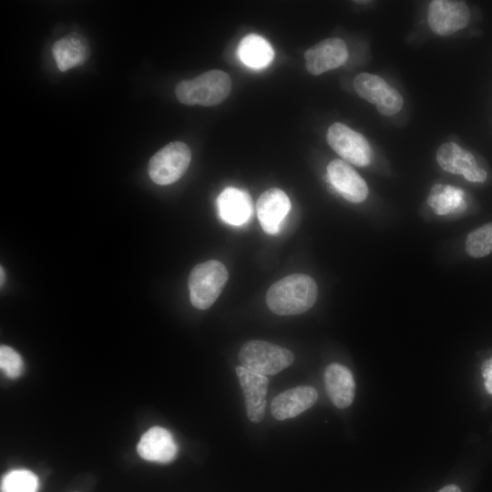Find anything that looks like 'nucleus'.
<instances>
[{
	"instance_id": "obj_1",
	"label": "nucleus",
	"mask_w": 492,
	"mask_h": 492,
	"mask_svg": "<svg viewBox=\"0 0 492 492\" xmlns=\"http://www.w3.org/2000/svg\"><path fill=\"white\" fill-rule=\"evenodd\" d=\"M317 295V285L311 276L293 273L269 288L266 302L268 308L278 315H295L311 309Z\"/></svg>"
},
{
	"instance_id": "obj_2",
	"label": "nucleus",
	"mask_w": 492,
	"mask_h": 492,
	"mask_svg": "<svg viewBox=\"0 0 492 492\" xmlns=\"http://www.w3.org/2000/svg\"><path fill=\"white\" fill-rule=\"evenodd\" d=\"M231 90L230 76L222 70L213 69L193 79L180 81L175 94L182 104L212 107L221 103Z\"/></svg>"
},
{
	"instance_id": "obj_3",
	"label": "nucleus",
	"mask_w": 492,
	"mask_h": 492,
	"mask_svg": "<svg viewBox=\"0 0 492 492\" xmlns=\"http://www.w3.org/2000/svg\"><path fill=\"white\" fill-rule=\"evenodd\" d=\"M228 278L225 265L216 260L193 267L188 282L192 305L200 310L210 308L222 292Z\"/></svg>"
},
{
	"instance_id": "obj_4",
	"label": "nucleus",
	"mask_w": 492,
	"mask_h": 492,
	"mask_svg": "<svg viewBox=\"0 0 492 492\" xmlns=\"http://www.w3.org/2000/svg\"><path fill=\"white\" fill-rule=\"evenodd\" d=\"M241 365L251 372L276 374L292 364L293 354L282 346L261 340L245 343L239 352Z\"/></svg>"
},
{
	"instance_id": "obj_5",
	"label": "nucleus",
	"mask_w": 492,
	"mask_h": 492,
	"mask_svg": "<svg viewBox=\"0 0 492 492\" xmlns=\"http://www.w3.org/2000/svg\"><path fill=\"white\" fill-rule=\"evenodd\" d=\"M191 159L188 145L180 141L170 142L149 162V175L159 185H169L177 181L187 170Z\"/></svg>"
},
{
	"instance_id": "obj_6",
	"label": "nucleus",
	"mask_w": 492,
	"mask_h": 492,
	"mask_svg": "<svg viewBox=\"0 0 492 492\" xmlns=\"http://www.w3.org/2000/svg\"><path fill=\"white\" fill-rule=\"evenodd\" d=\"M326 139L332 149L348 163L364 167L372 161L373 151L367 139L341 122L329 127Z\"/></svg>"
},
{
	"instance_id": "obj_7",
	"label": "nucleus",
	"mask_w": 492,
	"mask_h": 492,
	"mask_svg": "<svg viewBox=\"0 0 492 492\" xmlns=\"http://www.w3.org/2000/svg\"><path fill=\"white\" fill-rule=\"evenodd\" d=\"M354 87L362 98L374 104L381 115L393 116L403 108L400 93L379 76L360 73L354 77Z\"/></svg>"
},
{
	"instance_id": "obj_8",
	"label": "nucleus",
	"mask_w": 492,
	"mask_h": 492,
	"mask_svg": "<svg viewBox=\"0 0 492 492\" xmlns=\"http://www.w3.org/2000/svg\"><path fill=\"white\" fill-rule=\"evenodd\" d=\"M470 20V11L461 1L434 0L427 11L430 29L436 35L446 36L465 28Z\"/></svg>"
},
{
	"instance_id": "obj_9",
	"label": "nucleus",
	"mask_w": 492,
	"mask_h": 492,
	"mask_svg": "<svg viewBox=\"0 0 492 492\" xmlns=\"http://www.w3.org/2000/svg\"><path fill=\"white\" fill-rule=\"evenodd\" d=\"M436 160L439 166L452 174L462 175L471 182H484L487 172L480 168L475 157L455 142H446L436 151Z\"/></svg>"
},
{
	"instance_id": "obj_10",
	"label": "nucleus",
	"mask_w": 492,
	"mask_h": 492,
	"mask_svg": "<svg viewBox=\"0 0 492 492\" xmlns=\"http://www.w3.org/2000/svg\"><path fill=\"white\" fill-rule=\"evenodd\" d=\"M348 56V49L343 39L327 38L305 51V67L310 74L321 75L344 64Z\"/></svg>"
},
{
	"instance_id": "obj_11",
	"label": "nucleus",
	"mask_w": 492,
	"mask_h": 492,
	"mask_svg": "<svg viewBox=\"0 0 492 492\" xmlns=\"http://www.w3.org/2000/svg\"><path fill=\"white\" fill-rule=\"evenodd\" d=\"M327 176L333 187L348 201L360 203L367 198L366 182L346 161L332 160L327 166Z\"/></svg>"
},
{
	"instance_id": "obj_12",
	"label": "nucleus",
	"mask_w": 492,
	"mask_h": 492,
	"mask_svg": "<svg viewBox=\"0 0 492 492\" xmlns=\"http://www.w3.org/2000/svg\"><path fill=\"white\" fill-rule=\"evenodd\" d=\"M235 371L243 392L247 416L251 422L259 423L265 413L268 378L241 365L237 366Z\"/></svg>"
},
{
	"instance_id": "obj_13",
	"label": "nucleus",
	"mask_w": 492,
	"mask_h": 492,
	"mask_svg": "<svg viewBox=\"0 0 492 492\" xmlns=\"http://www.w3.org/2000/svg\"><path fill=\"white\" fill-rule=\"evenodd\" d=\"M256 209L262 230L268 234H276L290 211L291 202L283 190L271 188L260 196Z\"/></svg>"
},
{
	"instance_id": "obj_14",
	"label": "nucleus",
	"mask_w": 492,
	"mask_h": 492,
	"mask_svg": "<svg viewBox=\"0 0 492 492\" xmlns=\"http://www.w3.org/2000/svg\"><path fill=\"white\" fill-rule=\"evenodd\" d=\"M137 452L144 460L166 464L175 459L178 446L169 430L153 426L141 436Z\"/></svg>"
},
{
	"instance_id": "obj_15",
	"label": "nucleus",
	"mask_w": 492,
	"mask_h": 492,
	"mask_svg": "<svg viewBox=\"0 0 492 492\" xmlns=\"http://www.w3.org/2000/svg\"><path fill=\"white\" fill-rule=\"evenodd\" d=\"M318 399V393L312 386H297L276 395L271 404V412L277 420L299 415L312 407Z\"/></svg>"
},
{
	"instance_id": "obj_16",
	"label": "nucleus",
	"mask_w": 492,
	"mask_h": 492,
	"mask_svg": "<svg viewBox=\"0 0 492 492\" xmlns=\"http://www.w3.org/2000/svg\"><path fill=\"white\" fill-rule=\"evenodd\" d=\"M217 205L221 220L234 226L248 222L253 212L250 195L233 187L226 188L220 194Z\"/></svg>"
},
{
	"instance_id": "obj_17",
	"label": "nucleus",
	"mask_w": 492,
	"mask_h": 492,
	"mask_svg": "<svg viewBox=\"0 0 492 492\" xmlns=\"http://www.w3.org/2000/svg\"><path fill=\"white\" fill-rule=\"evenodd\" d=\"M327 394L338 408L348 407L355 394V383L351 371L339 364H329L324 371Z\"/></svg>"
},
{
	"instance_id": "obj_18",
	"label": "nucleus",
	"mask_w": 492,
	"mask_h": 492,
	"mask_svg": "<svg viewBox=\"0 0 492 492\" xmlns=\"http://www.w3.org/2000/svg\"><path fill=\"white\" fill-rule=\"evenodd\" d=\"M52 52L58 69L62 72L84 64L90 51L85 37L71 33L56 41Z\"/></svg>"
},
{
	"instance_id": "obj_19",
	"label": "nucleus",
	"mask_w": 492,
	"mask_h": 492,
	"mask_svg": "<svg viewBox=\"0 0 492 492\" xmlns=\"http://www.w3.org/2000/svg\"><path fill=\"white\" fill-rule=\"evenodd\" d=\"M427 203L437 215L460 214L466 209L465 192L451 185H435L429 192Z\"/></svg>"
},
{
	"instance_id": "obj_20",
	"label": "nucleus",
	"mask_w": 492,
	"mask_h": 492,
	"mask_svg": "<svg viewBox=\"0 0 492 492\" xmlns=\"http://www.w3.org/2000/svg\"><path fill=\"white\" fill-rule=\"evenodd\" d=\"M241 60L252 68H262L271 64L274 52L270 43L262 36L251 34L241 39L238 46Z\"/></svg>"
},
{
	"instance_id": "obj_21",
	"label": "nucleus",
	"mask_w": 492,
	"mask_h": 492,
	"mask_svg": "<svg viewBox=\"0 0 492 492\" xmlns=\"http://www.w3.org/2000/svg\"><path fill=\"white\" fill-rule=\"evenodd\" d=\"M37 476L27 469H14L6 473L1 481V492H37Z\"/></svg>"
},
{
	"instance_id": "obj_22",
	"label": "nucleus",
	"mask_w": 492,
	"mask_h": 492,
	"mask_svg": "<svg viewBox=\"0 0 492 492\" xmlns=\"http://www.w3.org/2000/svg\"><path fill=\"white\" fill-rule=\"evenodd\" d=\"M466 251L473 258L485 257L492 252V222L468 233L466 240Z\"/></svg>"
},
{
	"instance_id": "obj_23",
	"label": "nucleus",
	"mask_w": 492,
	"mask_h": 492,
	"mask_svg": "<svg viewBox=\"0 0 492 492\" xmlns=\"http://www.w3.org/2000/svg\"><path fill=\"white\" fill-rule=\"evenodd\" d=\"M0 367L7 377L16 378L23 373L24 364L17 352L9 346L1 345Z\"/></svg>"
},
{
	"instance_id": "obj_24",
	"label": "nucleus",
	"mask_w": 492,
	"mask_h": 492,
	"mask_svg": "<svg viewBox=\"0 0 492 492\" xmlns=\"http://www.w3.org/2000/svg\"><path fill=\"white\" fill-rule=\"evenodd\" d=\"M481 372L485 378V387L492 395V357L483 363Z\"/></svg>"
},
{
	"instance_id": "obj_25",
	"label": "nucleus",
	"mask_w": 492,
	"mask_h": 492,
	"mask_svg": "<svg viewBox=\"0 0 492 492\" xmlns=\"http://www.w3.org/2000/svg\"><path fill=\"white\" fill-rule=\"evenodd\" d=\"M438 492H461V490L456 485H448L441 488Z\"/></svg>"
},
{
	"instance_id": "obj_26",
	"label": "nucleus",
	"mask_w": 492,
	"mask_h": 492,
	"mask_svg": "<svg viewBox=\"0 0 492 492\" xmlns=\"http://www.w3.org/2000/svg\"><path fill=\"white\" fill-rule=\"evenodd\" d=\"M354 2L357 4H365V3H369L370 1H354Z\"/></svg>"
},
{
	"instance_id": "obj_27",
	"label": "nucleus",
	"mask_w": 492,
	"mask_h": 492,
	"mask_svg": "<svg viewBox=\"0 0 492 492\" xmlns=\"http://www.w3.org/2000/svg\"><path fill=\"white\" fill-rule=\"evenodd\" d=\"M3 277H4V272H3V268H1V284H3Z\"/></svg>"
}]
</instances>
